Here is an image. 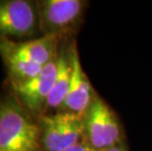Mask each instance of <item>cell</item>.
<instances>
[{
  "mask_svg": "<svg viewBox=\"0 0 152 151\" xmlns=\"http://www.w3.org/2000/svg\"><path fill=\"white\" fill-rule=\"evenodd\" d=\"M59 54V53H58ZM58 69V55L46 64L41 72L27 82L10 85L13 95L35 120L45 115Z\"/></svg>",
  "mask_w": 152,
  "mask_h": 151,
  "instance_id": "6",
  "label": "cell"
},
{
  "mask_svg": "<svg viewBox=\"0 0 152 151\" xmlns=\"http://www.w3.org/2000/svg\"><path fill=\"white\" fill-rule=\"evenodd\" d=\"M0 151H42L37 121L13 93L0 98Z\"/></svg>",
  "mask_w": 152,
  "mask_h": 151,
  "instance_id": "1",
  "label": "cell"
},
{
  "mask_svg": "<svg viewBox=\"0 0 152 151\" xmlns=\"http://www.w3.org/2000/svg\"><path fill=\"white\" fill-rule=\"evenodd\" d=\"M38 36L37 1L0 0V38L30 40Z\"/></svg>",
  "mask_w": 152,
  "mask_h": 151,
  "instance_id": "5",
  "label": "cell"
},
{
  "mask_svg": "<svg viewBox=\"0 0 152 151\" xmlns=\"http://www.w3.org/2000/svg\"><path fill=\"white\" fill-rule=\"evenodd\" d=\"M65 151H95V150L93 149L86 140H83V141H80V143L76 144V145H74L73 147H71V148L67 149Z\"/></svg>",
  "mask_w": 152,
  "mask_h": 151,
  "instance_id": "11",
  "label": "cell"
},
{
  "mask_svg": "<svg viewBox=\"0 0 152 151\" xmlns=\"http://www.w3.org/2000/svg\"><path fill=\"white\" fill-rule=\"evenodd\" d=\"M83 139L95 151H104L124 141L117 115L99 95L83 114Z\"/></svg>",
  "mask_w": 152,
  "mask_h": 151,
  "instance_id": "4",
  "label": "cell"
},
{
  "mask_svg": "<svg viewBox=\"0 0 152 151\" xmlns=\"http://www.w3.org/2000/svg\"><path fill=\"white\" fill-rule=\"evenodd\" d=\"M104 151H129V150H128L127 145H126L125 141H122V142L116 144V145L110 147V148L106 149Z\"/></svg>",
  "mask_w": 152,
  "mask_h": 151,
  "instance_id": "12",
  "label": "cell"
},
{
  "mask_svg": "<svg viewBox=\"0 0 152 151\" xmlns=\"http://www.w3.org/2000/svg\"><path fill=\"white\" fill-rule=\"evenodd\" d=\"M0 56L6 67L9 85H17L33 79L41 72L44 67L23 60L5 50H0Z\"/></svg>",
  "mask_w": 152,
  "mask_h": 151,
  "instance_id": "10",
  "label": "cell"
},
{
  "mask_svg": "<svg viewBox=\"0 0 152 151\" xmlns=\"http://www.w3.org/2000/svg\"><path fill=\"white\" fill-rule=\"evenodd\" d=\"M87 6L86 0H38L41 35L67 39L82 24Z\"/></svg>",
  "mask_w": 152,
  "mask_h": 151,
  "instance_id": "2",
  "label": "cell"
},
{
  "mask_svg": "<svg viewBox=\"0 0 152 151\" xmlns=\"http://www.w3.org/2000/svg\"><path fill=\"white\" fill-rule=\"evenodd\" d=\"M73 73L69 91L58 111L83 115L98 94L90 82L80 63L76 40H73Z\"/></svg>",
  "mask_w": 152,
  "mask_h": 151,
  "instance_id": "7",
  "label": "cell"
},
{
  "mask_svg": "<svg viewBox=\"0 0 152 151\" xmlns=\"http://www.w3.org/2000/svg\"><path fill=\"white\" fill-rule=\"evenodd\" d=\"M42 151H65L85 140L83 115L57 111L37 120Z\"/></svg>",
  "mask_w": 152,
  "mask_h": 151,
  "instance_id": "3",
  "label": "cell"
},
{
  "mask_svg": "<svg viewBox=\"0 0 152 151\" xmlns=\"http://www.w3.org/2000/svg\"><path fill=\"white\" fill-rule=\"evenodd\" d=\"M62 41L51 35H41L24 41L0 38V50L8 51L28 62L45 66L58 55Z\"/></svg>",
  "mask_w": 152,
  "mask_h": 151,
  "instance_id": "8",
  "label": "cell"
},
{
  "mask_svg": "<svg viewBox=\"0 0 152 151\" xmlns=\"http://www.w3.org/2000/svg\"><path fill=\"white\" fill-rule=\"evenodd\" d=\"M65 40L62 41L59 49L56 78L52 91L48 98L45 114H47L49 111L57 112L59 110L69 91L73 73V40L70 43Z\"/></svg>",
  "mask_w": 152,
  "mask_h": 151,
  "instance_id": "9",
  "label": "cell"
}]
</instances>
